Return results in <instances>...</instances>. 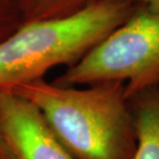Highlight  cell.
Wrapping results in <instances>:
<instances>
[{
    "mask_svg": "<svg viewBox=\"0 0 159 159\" xmlns=\"http://www.w3.org/2000/svg\"><path fill=\"white\" fill-rule=\"evenodd\" d=\"M11 91L39 107L75 159L134 158L138 138L123 82L78 89L39 79Z\"/></svg>",
    "mask_w": 159,
    "mask_h": 159,
    "instance_id": "6da1fadb",
    "label": "cell"
},
{
    "mask_svg": "<svg viewBox=\"0 0 159 159\" xmlns=\"http://www.w3.org/2000/svg\"><path fill=\"white\" fill-rule=\"evenodd\" d=\"M134 2L144 3L149 11L155 14H159V0H131Z\"/></svg>",
    "mask_w": 159,
    "mask_h": 159,
    "instance_id": "ba28073f",
    "label": "cell"
},
{
    "mask_svg": "<svg viewBox=\"0 0 159 159\" xmlns=\"http://www.w3.org/2000/svg\"><path fill=\"white\" fill-rule=\"evenodd\" d=\"M142 4L98 0L67 17L28 21L0 41V92L43 79L58 65H75Z\"/></svg>",
    "mask_w": 159,
    "mask_h": 159,
    "instance_id": "7a4b0ae2",
    "label": "cell"
},
{
    "mask_svg": "<svg viewBox=\"0 0 159 159\" xmlns=\"http://www.w3.org/2000/svg\"><path fill=\"white\" fill-rule=\"evenodd\" d=\"M127 101L138 138L133 159H159V87L136 92Z\"/></svg>",
    "mask_w": 159,
    "mask_h": 159,
    "instance_id": "5b68a950",
    "label": "cell"
},
{
    "mask_svg": "<svg viewBox=\"0 0 159 159\" xmlns=\"http://www.w3.org/2000/svg\"><path fill=\"white\" fill-rule=\"evenodd\" d=\"M120 81L127 98L136 92L159 87V14L145 4L54 84L61 87Z\"/></svg>",
    "mask_w": 159,
    "mask_h": 159,
    "instance_id": "3957f363",
    "label": "cell"
},
{
    "mask_svg": "<svg viewBox=\"0 0 159 159\" xmlns=\"http://www.w3.org/2000/svg\"><path fill=\"white\" fill-rule=\"evenodd\" d=\"M0 126L15 159H75L33 102L0 92Z\"/></svg>",
    "mask_w": 159,
    "mask_h": 159,
    "instance_id": "277c9868",
    "label": "cell"
},
{
    "mask_svg": "<svg viewBox=\"0 0 159 159\" xmlns=\"http://www.w3.org/2000/svg\"><path fill=\"white\" fill-rule=\"evenodd\" d=\"M98 0H24L29 20L67 17Z\"/></svg>",
    "mask_w": 159,
    "mask_h": 159,
    "instance_id": "8992f818",
    "label": "cell"
},
{
    "mask_svg": "<svg viewBox=\"0 0 159 159\" xmlns=\"http://www.w3.org/2000/svg\"><path fill=\"white\" fill-rule=\"evenodd\" d=\"M0 159H15L0 126Z\"/></svg>",
    "mask_w": 159,
    "mask_h": 159,
    "instance_id": "52a82bcc",
    "label": "cell"
}]
</instances>
